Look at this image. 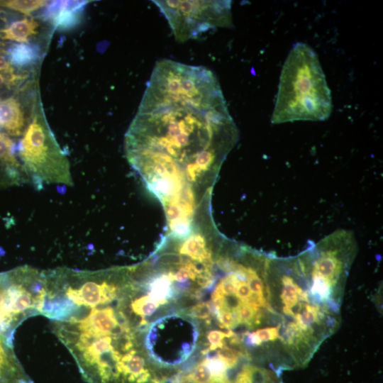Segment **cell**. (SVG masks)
I'll return each instance as SVG.
<instances>
[{"instance_id":"4fadbf2b","label":"cell","mask_w":383,"mask_h":383,"mask_svg":"<svg viewBox=\"0 0 383 383\" xmlns=\"http://www.w3.org/2000/svg\"><path fill=\"white\" fill-rule=\"evenodd\" d=\"M159 306L160 304L152 300L148 294L131 297V308L132 311L143 317L150 316Z\"/></svg>"},{"instance_id":"7c38bea8","label":"cell","mask_w":383,"mask_h":383,"mask_svg":"<svg viewBox=\"0 0 383 383\" xmlns=\"http://www.w3.org/2000/svg\"><path fill=\"white\" fill-rule=\"evenodd\" d=\"M47 1L42 0H9L0 1V6L15 10L26 15H30L38 9L48 5Z\"/></svg>"},{"instance_id":"3957f363","label":"cell","mask_w":383,"mask_h":383,"mask_svg":"<svg viewBox=\"0 0 383 383\" xmlns=\"http://www.w3.org/2000/svg\"><path fill=\"white\" fill-rule=\"evenodd\" d=\"M35 99L30 121L18 145V154L34 185H72L69 161L55 138L41 102Z\"/></svg>"},{"instance_id":"5bb4252c","label":"cell","mask_w":383,"mask_h":383,"mask_svg":"<svg viewBox=\"0 0 383 383\" xmlns=\"http://www.w3.org/2000/svg\"><path fill=\"white\" fill-rule=\"evenodd\" d=\"M184 313L187 316L201 320H206L213 316L208 301L198 303L194 306L184 310Z\"/></svg>"},{"instance_id":"277c9868","label":"cell","mask_w":383,"mask_h":383,"mask_svg":"<svg viewBox=\"0 0 383 383\" xmlns=\"http://www.w3.org/2000/svg\"><path fill=\"white\" fill-rule=\"evenodd\" d=\"M45 284V271L28 266L1 273L0 334L13 337L26 318L40 314Z\"/></svg>"},{"instance_id":"8992f818","label":"cell","mask_w":383,"mask_h":383,"mask_svg":"<svg viewBox=\"0 0 383 383\" xmlns=\"http://www.w3.org/2000/svg\"><path fill=\"white\" fill-rule=\"evenodd\" d=\"M87 1H55L48 4L43 13L45 19L60 30H69L81 20L82 11Z\"/></svg>"},{"instance_id":"8fae6325","label":"cell","mask_w":383,"mask_h":383,"mask_svg":"<svg viewBox=\"0 0 383 383\" xmlns=\"http://www.w3.org/2000/svg\"><path fill=\"white\" fill-rule=\"evenodd\" d=\"M38 55V48L27 43L13 44L7 52L9 63L18 67L33 65L37 61Z\"/></svg>"},{"instance_id":"5b68a950","label":"cell","mask_w":383,"mask_h":383,"mask_svg":"<svg viewBox=\"0 0 383 383\" xmlns=\"http://www.w3.org/2000/svg\"><path fill=\"white\" fill-rule=\"evenodd\" d=\"M182 43L210 30L232 26L231 1H153Z\"/></svg>"},{"instance_id":"52a82bcc","label":"cell","mask_w":383,"mask_h":383,"mask_svg":"<svg viewBox=\"0 0 383 383\" xmlns=\"http://www.w3.org/2000/svg\"><path fill=\"white\" fill-rule=\"evenodd\" d=\"M0 383H33L18 360L13 337L0 334Z\"/></svg>"},{"instance_id":"7a4b0ae2","label":"cell","mask_w":383,"mask_h":383,"mask_svg":"<svg viewBox=\"0 0 383 383\" xmlns=\"http://www.w3.org/2000/svg\"><path fill=\"white\" fill-rule=\"evenodd\" d=\"M330 89L315 51L297 43L282 69L271 122L326 121L332 112Z\"/></svg>"},{"instance_id":"6da1fadb","label":"cell","mask_w":383,"mask_h":383,"mask_svg":"<svg viewBox=\"0 0 383 383\" xmlns=\"http://www.w3.org/2000/svg\"><path fill=\"white\" fill-rule=\"evenodd\" d=\"M214 74L161 60L125 135L128 162L161 202L170 234L189 233L211 209L221 167L238 140Z\"/></svg>"},{"instance_id":"9c48e42d","label":"cell","mask_w":383,"mask_h":383,"mask_svg":"<svg viewBox=\"0 0 383 383\" xmlns=\"http://www.w3.org/2000/svg\"><path fill=\"white\" fill-rule=\"evenodd\" d=\"M25 126V118L19 102L9 98L0 100V128L11 135H19Z\"/></svg>"},{"instance_id":"30bf717a","label":"cell","mask_w":383,"mask_h":383,"mask_svg":"<svg viewBox=\"0 0 383 383\" xmlns=\"http://www.w3.org/2000/svg\"><path fill=\"white\" fill-rule=\"evenodd\" d=\"M39 23L33 18H25L12 22L8 27L0 30V38L18 43H28L38 32Z\"/></svg>"},{"instance_id":"ba28073f","label":"cell","mask_w":383,"mask_h":383,"mask_svg":"<svg viewBox=\"0 0 383 383\" xmlns=\"http://www.w3.org/2000/svg\"><path fill=\"white\" fill-rule=\"evenodd\" d=\"M0 167L9 184H18L27 179L23 165L15 155V145L7 134L0 133Z\"/></svg>"},{"instance_id":"2e32d148","label":"cell","mask_w":383,"mask_h":383,"mask_svg":"<svg viewBox=\"0 0 383 383\" xmlns=\"http://www.w3.org/2000/svg\"><path fill=\"white\" fill-rule=\"evenodd\" d=\"M1 273H0V293H1Z\"/></svg>"},{"instance_id":"9a60e30c","label":"cell","mask_w":383,"mask_h":383,"mask_svg":"<svg viewBox=\"0 0 383 383\" xmlns=\"http://www.w3.org/2000/svg\"><path fill=\"white\" fill-rule=\"evenodd\" d=\"M0 72L4 74H13V70L9 60L5 56L0 53Z\"/></svg>"}]
</instances>
